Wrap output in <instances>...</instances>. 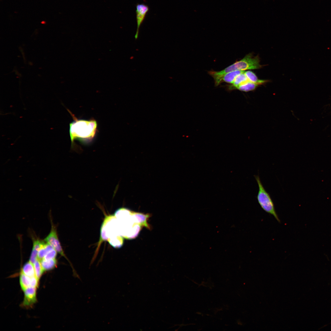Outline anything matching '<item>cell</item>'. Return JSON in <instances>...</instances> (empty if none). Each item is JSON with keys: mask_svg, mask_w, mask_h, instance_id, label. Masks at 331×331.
I'll return each instance as SVG.
<instances>
[{"mask_svg": "<svg viewBox=\"0 0 331 331\" xmlns=\"http://www.w3.org/2000/svg\"><path fill=\"white\" fill-rule=\"evenodd\" d=\"M21 271L30 277L36 276L34 264L29 261L25 264Z\"/></svg>", "mask_w": 331, "mask_h": 331, "instance_id": "12", "label": "cell"}, {"mask_svg": "<svg viewBox=\"0 0 331 331\" xmlns=\"http://www.w3.org/2000/svg\"><path fill=\"white\" fill-rule=\"evenodd\" d=\"M53 248L52 246L48 243H44L39 249L37 254V258L40 261L43 259L47 253L50 250Z\"/></svg>", "mask_w": 331, "mask_h": 331, "instance_id": "14", "label": "cell"}, {"mask_svg": "<svg viewBox=\"0 0 331 331\" xmlns=\"http://www.w3.org/2000/svg\"><path fill=\"white\" fill-rule=\"evenodd\" d=\"M37 288L30 286L25 290L24 299L22 306L25 307L32 306L36 301V291Z\"/></svg>", "mask_w": 331, "mask_h": 331, "instance_id": "6", "label": "cell"}, {"mask_svg": "<svg viewBox=\"0 0 331 331\" xmlns=\"http://www.w3.org/2000/svg\"><path fill=\"white\" fill-rule=\"evenodd\" d=\"M258 186L257 199L261 208L267 213L273 215L279 222L280 220L276 211L273 202L269 194L264 188L258 175H254Z\"/></svg>", "mask_w": 331, "mask_h": 331, "instance_id": "3", "label": "cell"}, {"mask_svg": "<svg viewBox=\"0 0 331 331\" xmlns=\"http://www.w3.org/2000/svg\"><path fill=\"white\" fill-rule=\"evenodd\" d=\"M67 110L71 115L73 121L69 124V134L71 141V148L75 146L74 141L78 140L82 143L91 142L95 136L97 124L93 119L85 120L77 119L70 111Z\"/></svg>", "mask_w": 331, "mask_h": 331, "instance_id": "1", "label": "cell"}, {"mask_svg": "<svg viewBox=\"0 0 331 331\" xmlns=\"http://www.w3.org/2000/svg\"><path fill=\"white\" fill-rule=\"evenodd\" d=\"M258 86L248 81L240 85L236 89L240 91L248 92L254 90Z\"/></svg>", "mask_w": 331, "mask_h": 331, "instance_id": "13", "label": "cell"}, {"mask_svg": "<svg viewBox=\"0 0 331 331\" xmlns=\"http://www.w3.org/2000/svg\"><path fill=\"white\" fill-rule=\"evenodd\" d=\"M40 261L44 271L53 269L56 266L57 263L56 258L48 260L43 259Z\"/></svg>", "mask_w": 331, "mask_h": 331, "instance_id": "11", "label": "cell"}, {"mask_svg": "<svg viewBox=\"0 0 331 331\" xmlns=\"http://www.w3.org/2000/svg\"><path fill=\"white\" fill-rule=\"evenodd\" d=\"M149 9L148 6L143 3L137 4L136 5V13L137 29L135 35V40L138 38L140 27L144 20Z\"/></svg>", "mask_w": 331, "mask_h": 331, "instance_id": "5", "label": "cell"}, {"mask_svg": "<svg viewBox=\"0 0 331 331\" xmlns=\"http://www.w3.org/2000/svg\"><path fill=\"white\" fill-rule=\"evenodd\" d=\"M44 240L51 245L57 252L66 258L58 239L56 228L52 224L51 231Z\"/></svg>", "mask_w": 331, "mask_h": 331, "instance_id": "4", "label": "cell"}, {"mask_svg": "<svg viewBox=\"0 0 331 331\" xmlns=\"http://www.w3.org/2000/svg\"><path fill=\"white\" fill-rule=\"evenodd\" d=\"M57 251L53 248L47 253L43 259L46 260L55 259Z\"/></svg>", "mask_w": 331, "mask_h": 331, "instance_id": "17", "label": "cell"}, {"mask_svg": "<svg viewBox=\"0 0 331 331\" xmlns=\"http://www.w3.org/2000/svg\"><path fill=\"white\" fill-rule=\"evenodd\" d=\"M20 276V283L22 289L24 291L31 286V277L24 274L21 271Z\"/></svg>", "mask_w": 331, "mask_h": 331, "instance_id": "10", "label": "cell"}, {"mask_svg": "<svg viewBox=\"0 0 331 331\" xmlns=\"http://www.w3.org/2000/svg\"><path fill=\"white\" fill-rule=\"evenodd\" d=\"M44 243V242L43 241L39 240H34L32 251L29 261L33 264H34L38 259L37 254L38 252Z\"/></svg>", "mask_w": 331, "mask_h": 331, "instance_id": "8", "label": "cell"}, {"mask_svg": "<svg viewBox=\"0 0 331 331\" xmlns=\"http://www.w3.org/2000/svg\"><path fill=\"white\" fill-rule=\"evenodd\" d=\"M260 62V58L258 55L254 56L252 54L249 53L241 60L236 61L221 71H210L209 72V73L214 78L219 77L234 71L259 69L262 67Z\"/></svg>", "mask_w": 331, "mask_h": 331, "instance_id": "2", "label": "cell"}, {"mask_svg": "<svg viewBox=\"0 0 331 331\" xmlns=\"http://www.w3.org/2000/svg\"><path fill=\"white\" fill-rule=\"evenodd\" d=\"M33 264L36 276L39 280L44 271L40 261L39 260L37 259Z\"/></svg>", "mask_w": 331, "mask_h": 331, "instance_id": "16", "label": "cell"}, {"mask_svg": "<svg viewBox=\"0 0 331 331\" xmlns=\"http://www.w3.org/2000/svg\"><path fill=\"white\" fill-rule=\"evenodd\" d=\"M245 71L236 70L227 73L219 77L213 78L215 85L217 86L223 82L233 83L236 77Z\"/></svg>", "mask_w": 331, "mask_h": 331, "instance_id": "7", "label": "cell"}, {"mask_svg": "<svg viewBox=\"0 0 331 331\" xmlns=\"http://www.w3.org/2000/svg\"><path fill=\"white\" fill-rule=\"evenodd\" d=\"M249 81L258 85H262L268 82L267 80L259 79L255 74L251 71H247L244 72Z\"/></svg>", "mask_w": 331, "mask_h": 331, "instance_id": "9", "label": "cell"}, {"mask_svg": "<svg viewBox=\"0 0 331 331\" xmlns=\"http://www.w3.org/2000/svg\"><path fill=\"white\" fill-rule=\"evenodd\" d=\"M244 72L245 71L238 75L236 77L232 83V86L234 88H236L244 82L249 81Z\"/></svg>", "mask_w": 331, "mask_h": 331, "instance_id": "15", "label": "cell"}]
</instances>
